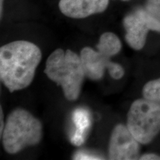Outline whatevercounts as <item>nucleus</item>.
Returning <instances> with one entry per match:
<instances>
[{
	"label": "nucleus",
	"instance_id": "nucleus-1",
	"mask_svg": "<svg viewBox=\"0 0 160 160\" xmlns=\"http://www.w3.org/2000/svg\"><path fill=\"white\" fill-rule=\"evenodd\" d=\"M42 59V52L35 44L18 40L0 48V79L10 92L26 88L34 78Z\"/></svg>",
	"mask_w": 160,
	"mask_h": 160
},
{
	"label": "nucleus",
	"instance_id": "nucleus-2",
	"mask_svg": "<svg viewBox=\"0 0 160 160\" xmlns=\"http://www.w3.org/2000/svg\"><path fill=\"white\" fill-rule=\"evenodd\" d=\"M45 73L51 81L61 86L69 101L79 98L86 77L80 56L71 50H55L48 58Z\"/></svg>",
	"mask_w": 160,
	"mask_h": 160
},
{
	"label": "nucleus",
	"instance_id": "nucleus-3",
	"mask_svg": "<svg viewBox=\"0 0 160 160\" xmlns=\"http://www.w3.org/2000/svg\"><path fill=\"white\" fill-rule=\"evenodd\" d=\"M2 135L4 149L14 154L39 144L42 139L43 128L41 122L30 112L17 108L8 117Z\"/></svg>",
	"mask_w": 160,
	"mask_h": 160
},
{
	"label": "nucleus",
	"instance_id": "nucleus-4",
	"mask_svg": "<svg viewBox=\"0 0 160 160\" xmlns=\"http://www.w3.org/2000/svg\"><path fill=\"white\" fill-rule=\"evenodd\" d=\"M127 127L140 144L151 142L160 132V103L145 98L135 100L128 113Z\"/></svg>",
	"mask_w": 160,
	"mask_h": 160
},
{
	"label": "nucleus",
	"instance_id": "nucleus-5",
	"mask_svg": "<svg viewBox=\"0 0 160 160\" xmlns=\"http://www.w3.org/2000/svg\"><path fill=\"white\" fill-rule=\"evenodd\" d=\"M122 25L126 42L137 51L143 48L150 31L160 33V19L152 16L145 8H137L126 15Z\"/></svg>",
	"mask_w": 160,
	"mask_h": 160
},
{
	"label": "nucleus",
	"instance_id": "nucleus-6",
	"mask_svg": "<svg viewBox=\"0 0 160 160\" xmlns=\"http://www.w3.org/2000/svg\"><path fill=\"white\" fill-rule=\"evenodd\" d=\"M80 58L82 62L86 77L92 80H100L106 69L114 79H120L125 74L123 68L119 64L110 60V57L90 47L82 49Z\"/></svg>",
	"mask_w": 160,
	"mask_h": 160
},
{
	"label": "nucleus",
	"instance_id": "nucleus-7",
	"mask_svg": "<svg viewBox=\"0 0 160 160\" xmlns=\"http://www.w3.org/2000/svg\"><path fill=\"white\" fill-rule=\"evenodd\" d=\"M140 143L128 128L119 124L111 133L108 145V157L112 160L139 159Z\"/></svg>",
	"mask_w": 160,
	"mask_h": 160
},
{
	"label": "nucleus",
	"instance_id": "nucleus-8",
	"mask_svg": "<svg viewBox=\"0 0 160 160\" xmlns=\"http://www.w3.org/2000/svg\"><path fill=\"white\" fill-rule=\"evenodd\" d=\"M108 5L109 0H59V8L65 17L84 19L102 13Z\"/></svg>",
	"mask_w": 160,
	"mask_h": 160
},
{
	"label": "nucleus",
	"instance_id": "nucleus-9",
	"mask_svg": "<svg viewBox=\"0 0 160 160\" xmlns=\"http://www.w3.org/2000/svg\"><path fill=\"white\" fill-rule=\"evenodd\" d=\"M73 122L76 130L72 136L71 141L73 145L79 146L85 142V133L91 125V117L86 109H76L73 113Z\"/></svg>",
	"mask_w": 160,
	"mask_h": 160
},
{
	"label": "nucleus",
	"instance_id": "nucleus-10",
	"mask_svg": "<svg viewBox=\"0 0 160 160\" xmlns=\"http://www.w3.org/2000/svg\"><path fill=\"white\" fill-rule=\"evenodd\" d=\"M97 48L103 54L111 57L121 51L122 43L119 38L114 33L105 32L100 37Z\"/></svg>",
	"mask_w": 160,
	"mask_h": 160
},
{
	"label": "nucleus",
	"instance_id": "nucleus-11",
	"mask_svg": "<svg viewBox=\"0 0 160 160\" xmlns=\"http://www.w3.org/2000/svg\"><path fill=\"white\" fill-rule=\"evenodd\" d=\"M143 97L160 103V78L146 83L142 90Z\"/></svg>",
	"mask_w": 160,
	"mask_h": 160
},
{
	"label": "nucleus",
	"instance_id": "nucleus-12",
	"mask_svg": "<svg viewBox=\"0 0 160 160\" xmlns=\"http://www.w3.org/2000/svg\"><path fill=\"white\" fill-rule=\"evenodd\" d=\"M145 8L152 16L160 19V0H146Z\"/></svg>",
	"mask_w": 160,
	"mask_h": 160
},
{
	"label": "nucleus",
	"instance_id": "nucleus-13",
	"mask_svg": "<svg viewBox=\"0 0 160 160\" xmlns=\"http://www.w3.org/2000/svg\"><path fill=\"white\" fill-rule=\"evenodd\" d=\"M74 159H102V158H99L98 156L89 154L87 152L81 151H78L73 156Z\"/></svg>",
	"mask_w": 160,
	"mask_h": 160
},
{
	"label": "nucleus",
	"instance_id": "nucleus-14",
	"mask_svg": "<svg viewBox=\"0 0 160 160\" xmlns=\"http://www.w3.org/2000/svg\"><path fill=\"white\" fill-rule=\"evenodd\" d=\"M139 159L142 160H157L160 159V157L154 153H147V154L142 155L139 157Z\"/></svg>",
	"mask_w": 160,
	"mask_h": 160
},
{
	"label": "nucleus",
	"instance_id": "nucleus-15",
	"mask_svg": "<svg viewBox=\"0 0 160 160\" xmlns=\"http://www.w3.org/2000/svg\"><path fill=\"white\" fill-rule=\"evenodd\" d=\"M0 124H1V125H0V133H1V135L2 133L3 132V130H4V128H5V122H4L3 120V111H2V108H0Z\"/></svg>",
	"mask_w": 160,
	"mask_h": 160
},
{
	"label": "nucleus",
	"instance_id": "nucleus-16",
	"mask_svg": "<svg viewBox=\"0 0 160 160\" xmlns=\"http://www.w3.org/2000/svg\"><path fill=\"white\" fill-rule=\"evenodd\" d=\"M3 3H4V0H0V16H1V18L2 17Z\"/></svg>",
	"mask_w": 160,
	"mask_h": 160
},
{
	"label": "nucleus",
	"instance_id": "nucleus-17",
	"mask_svg": "<svg viewBox=\"0 0 160 160\" xmlns=\"http://www.w3.org/2000/svg\"><path fill=\"white\" fill-rule=\"evenodd\" d=\"M122 1H124V2H126V1H129V0H122Z\"/></svg>",
	"mask_w": 160,
	"mask_h": 160
}]
</instances>
